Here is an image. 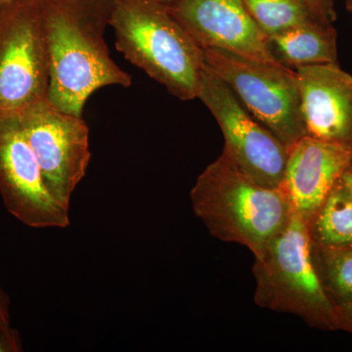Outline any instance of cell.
Instances as JSON below:
<instances>
[{"label": "cell", "instance_id": "6da1fadb", "mask_svg": "<svg viewBox=\"0 0 352 352\" xmlns=\"http://www.w3.org/2000/svg\"><path fill=\"white\" fill-rule=\"evenodd\" d=\"M113 6L115 0H43L48 100L64 112L82 116L97 90L131 85V76L113 61L106 43Z\"/></svg>", "mask_w": 352, "mask_h": 352}, {"label": "cell", "instance_id": "7a4b0ae2", "mask_svg": "<svg viewBox=\"0 0 352 352\" xmlns=\"http://www.w3.org/2000/svg\"><path fill=\"white\" fill-rule=\"evenodd\" d=\"M190 199L210 235L244 245L254 256L283 230L294 212L281 188L254 182L223 152L198 176Z\"/></svg>", "mask_w": 352, "mask_h": 352}, {"label": "cell", "instance_id": "3957f363", "mask_svg": "<svg viewBox=\"0 0 352 352\" xmlns=\"http://www.w3.org/2000/svg\"><path fill=\"white\" fill-rule=\"evenodd\" d=\"M110 27L115 45L180 100L198 97L204 50L163 0H115Z\"/></svg>", "mask_w": 352, "mask_h": 352}, {"label": "cell", "instance_id": "277c9868", "mask_svg": "<svg viewBox=\"0 0 352 352\" xmlns=\"http://www.w3.org/2000/svg\"><path fill=\"white\" fill-rule=\"evenodd\" d=\"M307 221L293 212L288 224L254 256V302L295 314L312 327L335 331L333 307L315 273Z\"/></svg>", "mask_w": 352, "mask_h": 352}, {"label": "cell", "instance_id": "5b68a950", "mask_svg": "<svg viewBox=\"0 0 352 352\" xmlns=\"http://www.w3.org/2000/svg\"><path fill=\"white\" fill-rule=\"evenodd\" d=\"M205 63L258 122L291 149L307 135L296 69L222 50H204Z\"/></svg>", "mask_w": 352, "mask_h": 352}, {"label": "cell", "instance_id": "8992f818", "mask_svg": "<svg viewBox=\"0 0 352 352\" xmlns=\"http://www.w3.org/2000/svg\"><path fill=\"white\" fill-rule=\"evenodd\" d=\"M50 82L43 0L0 3V116L47 99Z\"/></svg>", "mask_w": 352, "mask_h": 352}, {"label": "cell", "instance_id": "52a82bcc", "mask_svg": "<svg viewBox=\"0 0 352 352\" xmlns=\"http://www.w3.org/2000/svg\"><path fill=\"white\" fill-rule=\"evenodd\" d=\"M197 98L219 124L226 141L224 154L254 182L267 188H280L288 149L248 112L228 85L206 63Z\"/></svg>", "mask_w": 352, "mask_h": 352}, {"label": "cell", "instance_id": "ba28073f", "mask_svg": "<svg viewBox=\"0 0 352 352\" xmlns=\"http://www.w3.org/2000/svg\"><path fill=\"white\" fill-rule=\"evenodd\" d=\"M38 160L46 188L63 207H71L76 187L91 160L89 129L82 116L57 108L47 99L17 113Z\"/></svg>", "mask_w": 352, "mask_h": 352}, {"label": "cell", "instance_id": "9c48e42d", "mask_svg": "<svg viewBox=\"0 0 352 352\" xmlns=\"http://www.w3.org/2000/svg\"><path fill=\"white\" fill-rule=\"evenodd\" d=\"M0 195L7 212L32 228L63 229L69 210L46 188L17 113L0 116Z\"/></svg>", "mask_w": 352, "mask_h": 352}, {"label": "cell", "instance_id": "30bf717a", "mask_svg": "<svg viewBox=\"0 0 352 352\" xmlns=\"http://www.w3.org/2000/svg\"><path fill=\"white\" fill-rule=\"evenodd\" d=\"M171 14L201 50H222L249 59L277 62L267 36L248 12L243 0H175Z\"/></svg>", "mask_w": 352, "mask_h": 352}, {"label": "cell", "instance_id": "8fae6325", "mask_svg": "<svg viewBox=\"0 0 352 352\" xmlns=\"http://www.w3.org/2000/svg\"><path fill=\"white\" fill-rule=\"evenodd\" d=\"M310 138L352 147V76L339 63L296 69Z\"/></svg>", "mask_w": 352, "mask_h": 352}, {"label": "cell", "instance_id": "7c38bea8", "mask_svg": "<svg viewBox=\"0 0 352 352\" xmlns=\"http://www.w3.org/2000/svg\"><path fill=\"white\" fill-rule=\"evenodd\" d=\"M352 159V147L303 136L289 150L282 191L294 212L312 219Z\"/></svg>", "mask_w": 352, "mask_h": 352}, {"label": "cell", "instance_id": "4fadbf2b", "mask_svg": "<svg viewBox=\"0 0 352 352\" xmlns=\"http://www.w3.org/2000/svg\"><path fill=\"white\" fill-rule=\"evenodd\" d=\"M338 34L333 25L314 20L268 38L278 63L296 69L310 65L338 63Z\"/></svg>", "mask_w": 352, "mask_h": 352}, {"label": "cell", "instance_id": "5bb4252c", "mask_svg": "<svg viewBox=\"0 0 352 352\" xmlns=\"http://www.w3.org/2000/svg\"><path fill=\"white\" fill-rule=\"evenodd\" d=\"M310 242L352 245V194L342 177L307 223Z\"/></svg>", "mask_w": 352, "mask_h": 352}, {"label": "cell", "instance_id": "9a60e30c", "mask_svg": "<svg viewBox=\"0 0 352 352\" xmlns=\"http://www.w3.org/2000/svg\"><path fill=\"white\" fill-rule=\"evenodd\" d=\"M315 273L333 307L352 302V245L309 243Z\"/></svg>", "mask_w": 352, "mask_h": 352}, {"label": "cell", "instance_id": "2e32d148", "mask_svg": "<svg viewBox=\"0 0 352 352\" xmlns=\"http://www.w3.org/2000/svg\"><path fill=\"white\" fill-rule=\"evenodd\" d=\"M243 2L267 38L319 20L305 0H243Z\"/></svg>", "mask_w": 352, "mask_h": 352}, {"label": "cell", "instance_id": "e0dca14e", "mask_svg": "<svg viewBox=\"0 0 352 352\" xmlns=\"http://www.w3.org/2000/svg\"><path fill=\"white\" fill-rule=\"evenodd\" d=\"M314 15L325 24L333 25L337 19V13L333 0H305Z\"/></svg>", "mask_w": 352, "mask_h": 352}, {"label": "cell", "instance_id": "ac0fdd59", "mask_svg": "<svg viewBox=\"0 0 352 352\" xmlns=\"http://www.w3.org/2000/svg\"><path fill=\"white\" fill-rule=\"evenodd\" d=\"M335 331L352 333V302L333 307Z\"/></svg>", "mask_w": 352, "mask_h": 352}, {"label": "cell", "instance_id": "d6986e66", "mask_svg": "<svg viewBox=\"0 0 352 352\" xmlns=\"http://www.w3.org/2000/svg\"><path fill=\"white\" fill-rule=\"evenodd\" d=\"M23 351L20 333L15 329L0 331V352H20Z\"/></svg>", "mask_w": 352, "mask_h": 352}, {"label": "cell", "instance_id": "ffe728a7", "mask_svg": "<svg viewBox=\"0 0 352 352\" xmlns=\"http://www.w3.org/2000/svg\"><path fill=\"white\" fill-rule=\"evenodd\" d=\"M10 328L9 298L0 285V331L8 330Z\"/></svg>", "mask_w": 352, "mask_h": 352}, {"label": "cell", "instance_id": "44dd1931", "mask_svg": "<svg viewBox=\"0 0 352 352\" xmlns=\"http://www.w3.org/2000/svg\"><path fill=\"white\" fill-rule=\"evenodd\" d=\"M342 182L346 183V186L351 190L352 194V159L349 162V166H346V170H344V173H342Z\"/></svg>", "mask_w": 352, "mask_h": 352}, {"label": "cell", "instance_id": "7402d4cb", "mask_svg": "<svg viewBox=\"0 0 352 352\" xmlns=\"http://www.w3.org/2000/svg\"><path fill=\"white\" fill-rule=\"evenodd\" d=\"M344 4H346L347 10L352 13V0H344Z\"/></svg>", "mask_w": 352, "mask_h": 352}, {"label": "cell", "instance_id": "603a6c76", "mask_svg": "<svg viewBox=\"0 0 352 352\" xmlns=\"http://www.w3.org/2000/svg\"><path fill=\"white\" fill-rule=\"evenodd\" d=\"M166 3H170V2L175 1V0H163Z\"/></svg>", "mask_w": 352, "mask_h": 352}, {"label": "cell", "instance_id": "cb8c5ba5", "mask_svg": "<svg viewBox=\"0 0 352 352\" xmlns=\"http://www.w3.org/2000/svg\"><path fill=\"white\" fill-rule=\"evenodd\" d=\"M9 1V0H0V3H3V2Z\"/></svg>", "mask_w": 352, "mask_h": 352}]
</instances>
